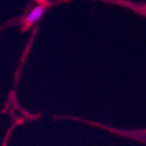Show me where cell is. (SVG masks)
Here are the masks:
<instances>
[{"instance_id":"6da1fadb","label":"cell","mask_w":146,"mask_h":146,"mask_svg":"<svg viewBox=\"0 0 146 146\" xmlns=\"http://www.w3.org/2000/svg\"><path fill=\"white\" fill-rule=\"evenodd\" d=\"M46 11V7L44 5H36L31 12L28 13L26 17H25V23L27 25H33L39 21L42 18L44 13Z\"/></svg>"}]
</instances>
